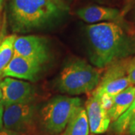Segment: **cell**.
<instances>
[{
	"instance_id": "e0dca14e",
	"label": "cell",
	"mask_w": 135,
	"mask_h": 135,
	"mask_svg": "<svg viewBox=\"0 0 135 135\" xmlns=\"http://www.w3.org/2000/svg\"><path fill=\"white\" fill-rule=\"evenodd\" d=\"M126 132L129 135H135V116L131 121L129 126H128V130Z\"/></svg>"
},
{
	"instance_id": "ac0fdd59",
	"label": "cell",
	"mask_w": 135,
	"mask_h": 135,
	"mask_svg": "<svg viewBox=\"0 0 135 135\" xmlns=\"http://www.w3.org/2000/svg\"><path fill=\"white\" fill-rule=\"evenodd\" d=\"M0 135H23L22 134H20L18 132H16L15 131L8 130L6 128H2L0 131Z\"/></svg>"
},
{
	"instance_id": "6da1fadb",
	"label": "cell",
	"mask_w": 135,
	"mask_h": 135,
	"mask_svg": "<svg viewBox=\"0 0 135 135\" xmlns=\"http://www.w3.org/2000/svg\"><path fill=\"white\" fill-rule=\"evenodd\" d=\"M86 32L92 47V62L102 68L127 59L135 53V31L123 28L115 22L88 26Z\"/></svg>"
},
{
	"instance_id": "52a82bcc",
	"label": "cell",
	"mask_w": 135,
	"mask_h": 135,
	"mask_svg": "<svg viewBox=\"0 0 135 135\" xmlns=\"http://www.w3.org/2000/svg\"><path fill=\"white\" fill-rule=\"evenodd\" d=\"M15 54L43 65L49 59L46 40L36 35L16 37L14 43Z\"/></svg>"
},
{
	"instance_id": "7c38bea8",
	"label": "cell",
	"mask_w": 135,
	"mask_h": 135,
	"mask_svg": "<svg viewBox=\"0 0 135 135\" xmlns=\"http://www.w3.org/2000/svg\"><path fill=\"white\" fill-rule=\"evenodd\" d=\"M135 96V86H130L113 97L107 113L112 122L117 120L130 107Z\"/></svg>"
},
{
	"instance_id": "9a60e30c",
	"label": "cell",
	"mask_w": 135,
	"mask_h": 135,
	"mask_svg": "<svg viewBox=\"0 0 135 135\" xmlns=\"http://www.w3.org/2000/svg\"><path fill=\"white\" fill-rule=\"evenodd\" d=\"M135 116V96L130 107L115 122H112L111 131L115 135H124L128 130L131 121Z\"/></svg>"
},
{
	"instance_id": "30bf717a",
	"label": "cell",
	"mask_w": 135,
	"mask_h": 135,
	"mask_svg": "<svg viewBox=\"0 0 135 135\" xmlns=\"http://www.w3.org/2000/svg\"><path fill=\"white\" fill-rule=\"evenodd\" d=\"M41 70V65L14 54L11 60L3 71L2 75L6 77H15L24 80L35 81Z\"/></svg>"
},
{
	"instance_id": "8fae6325",
	"label": "cell",
	"mask_w": 135,
	"mask_h": 135,
	"mask_svg": "<svg viewBox=\"0 0 135 135\" xmlns=\"http://www.w3.org/2000/svg\"><path fill=\"white\" fill-rule=\"evenodd\" d=\"M77 15L83 21L93 24L103 21L116 20L120 17L118 9L100 5H90L80 8L77 11Z\"/></svg>"
},
{
	"instance_id": "3957f363",
	"label": "cell",
	"mask_w": 135,
	"mask_h": 135,
	"mask_svg": "<svg viewBox=\"0 0 135 135\" xmlns=\"http://www.w3.org/2000/svg\"><path fill=\"white\" fill-rule=\"evenodd\" d=\"M100 73L83 60H74L64 68L58 80L60 92L71 95L93 92L100 82Z\"/></svg>"
},
{
	"instance_id": "277c9868",
	"label": "cell",
	"mask_w": 135,
	"mask_h": 135,
	"mask_svg": "<svg viewBox=\"0 0 135 135\" xmlns=\"http://www.w3.org/2000/svg\"><path fill=\"white\" fill-rule=\"evenodd\" d=\"M81 104L82 100L78 97L57 96L50 100L41 111L44 129L51 135L60 134Z\"/></svg>"
},
{
	"instance_id": "44dd1931",
	"label": "cell",
	"mask_w": 135,
	"mask_h": 135,
	"mask_svg": "<svg viewBox=\"0 0 135 135\" xmlns=\"http://www.w3.org/2000/svg\"><path fill=\"white\" fill-rule=\"evenodd\" d=\"M4 39V35L2 32H1L0 33V44L2 43V40Z\"/></svg>"
},
{
	"instance_id": "4fadbf2b",
	"label": "cell",
	"mask_w": 135,
	"mask_h": 135,
	"mask_svg": "<svg viewBox=\"0 0 135 135\" xmlns=\"http://www.w3.org/2000/svg\"><path fill=\"white\" fill-rule=\"evenodd\" d=\"M89 131L86 112L85 108L81 106L73 114L62 135H89Z\"/></svg>"
},
{
	"instance_id": "7402d4cb",
	"label": "cell",
	"mask_w": 135,
	"mask_h": 135,
	"mask_svg": "<svg viewBox=\"0 0 135 135\" xmlns=\"http://www.w3.org/2000/svg\"><path fill=\"white\" fill-rule=\"evenodd\" d=\"M2 100V90H1V87H0V101Z\"/></svg>"
},
{
	"instance_id": "5b68a950",
	"label": "cell",
	"mask_w": 135,
	"mask_h": 135,
	"mask_svg": "<svg viewBox=\"0 0 135 135\" xmlns=\"http://www.w3.org/2000/svg\"><path fill=\"white\" fill-rule=\"evenodd\" d=\"M36 108L31 103L5 107L3 128L23 135L32 134L35 131Z\"/></svg>"
},
{
	"instance_id": "7a4b0ae2",
	"label": "cell",
	"mask_w": 135,
	"mask_h": 135,
	"mask_svg": "<svg viewBox=\"0 0 135 135\" xmlns=\"http://www.w3.org/2000/svg\"><path fill=\"white\" fill-rule=\"evenodd\" d=\"M61 11L53 0H10V25L15 32H27L51 23Z\"/></svg>"
},
{
	"instance_id": "2e32d148",
	"label": "cell",
	"mask_w": 135,
	"mask_h": 135,
	"mask_svg": "<svg viewBox=\"0 0 135 135\" xmlns=\"http://www.w3.org/2000/svg\"><path fill=\"white\" fill-rule=\"evenodd\" d=\"M127 71L131 84L134 86L135 85V57L129 59Z\"/></svg>"
},
{
	"instance_id": "9c48e42d",
	"label": "cell",
	"mask_w": 135,
	"mask_h": 135,
	"mask_svg": "<svg viewBox=\"0 0 135 135\" xmlns=\"http://www.w3.org/2000/svg\"><path fill=\"white\" fill-rule=\"evenodd\" d=\"M86 112L92 134H101L106 132L110 127V119L107 110L103 106L101 98L94 92L86 102Z\"/></svg>"
},
{
	"instance_id": "603a6c76",
	"label": "cell",
	"mask_w": 135,
	"mask_h": 135,
	"mask_svg": "<svg viewBox=\"0 0 135 135\" xmlns=\"http://www.w3.org/2000/svg\"><path fill=\"white\" fill-rule=\"evenodd\" d=\"M53 1H54V2H59V0H53Z\"/></svg>"
},
{
	"instance_id": "cb8c5ba5",
	"label": "cell",
	"mask_w": 135,
	"mask_h": 135,
	"mask_svg": "<svg viewBox=\"0 0 135 135\" xmlns=\"http://www.w3.org/2000/svg\"><path fill=\"white\" fill-rule=\"evenodd\" d=\"M92 135H95V134H92Z\"/></svg>"
},
{
	"instance_id": "5bb4252c",
	"label": "cell",
	"mask_w": 135,
	"mask_h": 135,
	"mask_svg": "<svg viewBox=\"0 0 135 135\" xmlns=\"http://www.w3.org/2000/svg\"><path fill=\"white\" fill-rule=\"evenodd\" d=\"M16 37L15 35L6 36L0 44V75L2 74L15 54L14 43Z\"/></svg>"
},
{
	"instance_id": "ba28073f",
	"label": "cell",
	"mask_w": 135,
	"mask_h": 135,
	"mask_svg": "<svg viewBox=\"0 0 135 135\" xmlns=\"http://www.w3.org/2000/svg\"><path fill=\"white\" fill-rule=\"evenodd\" d=\"M2 90V102L4 107H8L17 104L31 103L33 99V86L31 83L14 79L5 77L0 83Z\"/></svg>"
},
{
	"instance_id": "8992f818",
	"label": "cell",
	"mask_w": 135,
	"mask_h": 135,
	"mask_svg": "<svg viewBox=\"0 0 135 135\" xmlns=\"http://www.w3.org/2000/svg\"><path fill=\"white\" fill-rule=\"evenodd\" d=\"M128 61L129 59H124L109 65L93 92L99 97L107 95L113 98L126 88L132 86L127 71Z\"/></svg>"
},
{
	"instance_id": "ffe728a7",
	"label": "cell",
	"mask_w": 135,
	"mask_h": 135,
	"mask_svg": "<svg viewBox=\"0 0 135 135\" xmlns=\"http://www.w3.org/2000/svg\"><path fill=\"white\" fill-rule=\"evenodd\" d=\"M3 2H4V0H0V13H1V11H2V9Z\"/></svg>"
},
{
	"instance_id": "d6986e66",
	"label": "cell",
	"mask_w": 135,
	"mask_h": 135,
	"mask_svg": "<svg viewBox=\"0 0 135 135\" xmlns=\"http://www.w3.org/2000/svg\"><path fill=\"white\" fill-rule=\"evenodd\" d=\"M5 107L3 105L2 101H0V131L3 128V113Z\"/></svg>"
}]
</instances>
